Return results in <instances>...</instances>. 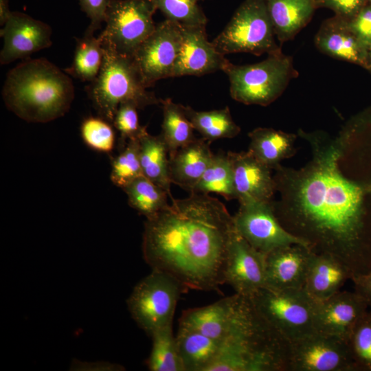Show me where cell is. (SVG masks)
<instances>
[{
  "mask_svg": "<svg viewBox=\"0 0 371 371\" xmlns=\"http://www.w3.org/2000/svg\"><path fill=\"white\" fill-rule=\"evenodd\" d=\"M299 133L311 144L312 159L298 170L276 169V190L289 201L284 209L274 210L277 218L286 230L308 241L314 252L334 256L353 276L371 272L363 207L371 186H361L341 173V139Z\"/></svg>",
  "mask_w": 371,
  "mask_h": 371,
  "instance_id": "6da1fadb",
  "label": "cell"
},
{
  "mask_svg": "<svg viewBox=\"0 0 371 371\" xmlns=\"http://www.w3.org/2000/svg\"><path fill=\"white\" fill-rule=\"evenodd\" d=\"M171 199L147 218L142 254L153 270L177 279L186 290L217 291L225 283L227 247L235 229L233 216L218 199L190 192Z\"/></svg>",
  "mask_w": 371,
  "mask_h": 371,
  "instance_id": "7a4b0ae2",
  "label": "cell"
},
{
  "mask_svg": "<svg viewBox=\"0 0 371 371\" xmlns=\"http://www.w3.org/2000/svg\"><path fill=\"white\" fill-rule=\"evenodd\" d=\"M7 108L29 122L63 116L74 98L71 79L45 58L30 59L11 69L2 90Z\"/></svg>",
  "mask_w": 371,
  "mask_h": 371,
  "instance_id": "3957f363",
  "label": "cell"
},
{
  "mask_svg": "<svg viewBox=\"0 0 371 371\" xmlns=\"http://www.w3.org/2000/svg\"><path fill=\"white\" fill-rule=\"evenodd\" d=\"M254 309L250 319L223 341L207 371H287L289 342Z\"/></svg>",
  "mask_w": 371,
  "mask_h": 371,
  "instance_id": "277c9868",
  "label": "cell"
},
{
  "mask_svg": "<svg viewBox=\"0 0 371 371\" xmlns=\"http://www.w3.org/2000/svg\"><path fill=\"white\" fill-rule=\"evenodd\" d=\"M104 56L98 76L87 91L100 117L112 124L121 104L131 103L138 109L161 103L148 91L133 57L118 54L102 44Z\"/></svg>",
  "mask_w": 371,
  "mask_h": 371,
  "instance_id": "5b68a950",
  "label": "cell"
},
{
  "mask_svg": "<svg viewBox=\"0 0 371 371\" xmlns=\"http://www.w3.org/2000/svg\"><path fill=\"white\" fill-rule=\"evenodd\" d=\"M228 77L231 97L245 104L267 106L278 98L298 76L293 58L282 52L243 65L229 62L223 70Z\"/></svg>",
  "mask_w": 371,
  "mask_h": 371,
  "instance_id": "8992f818",
  "label": "cell"
},
{
  "mask_svg": "<svg viewBox=\"0 0 371 371\" xmlns=\"http://www.w3.org/2000/svg\"><path fill=\"white\" fill-rule=\"evenodd\" d=\"M249 298L258 315L287 341L316 332L315 301L304 289H273L265 286Z\"/></svg>",
  "mask_w": 371,
  "mask_h": 371,
  "instance_id": "52a82bcc",
  "label": "cell"
},
{
  "mask_svg": "<svg viewBox=\"0 0 371 371\" xmlns=\"http://www.w3.org/2000/svg\"><path fill=\"white\" fill-rule=\"evenodd\" d=\"M275 36L266 1L245 0L212 43L223 55H269L282 52Z\"/></svg>",
  "mask_w": 371,
  "mask_h": 371,
  "instance_id": "ba28073f",
  "label": "cell"
},
{
  "mask_svg": "<svg viewBox=\"0 0 371 371\" xmlns=\"http://www.w3.org/2000/svg\"><path fill=\"white\" fill-rule=\"evenodd\" d=\"M187 291L172 276L153 270L133 288L126 304L137 326L148 335L172 324L181 293Z\"/></svg>",
  "mask_w": 371,
  "mask_h": 371,
  "instance_id": "9c48e42d",
  "label": "cell"
},
{
  "mask_svg": "<svg viewBox=\"0 0 371 371\" xmlns=\"http://www.w3.org/2000/svg\"><path fill=\"white\" fill-rule=\"evenodd\" d=\"M156 10L151 0H111L105 27L98 36L102 43L118 54L133 57L155 29Z\"/></svg>",
  "mask_w": 371,
  "mask_h": 371,
  "instance_id": "30bf717a",
  "label": "cell"
},
{
  "mask_svg": "<svg viewBox=\"0 0 371 371\" xmlns=\"http://www.w3.org/2000/svg\"><path fill=\"white\" fill-rule=\"evenodd\" d=\"M253 312L250 298L235 293L210 305L184 311L179 328L225 341L249 321Z\"/></svg>",
  "mask_w": 371,
  "mask_h": 371,
  "instance_id": "8fae6325",
  "label": "cell"
},
{
  "mask_svg": "<svg viewBox=\"0 0 371 371\" xmlns=\"http://www.w3.org/2000/svg\"><path fill=\"white\" fill-rule=\"evenodd\" d=\"M348 341L315 332L289 342L287 371H356Z\"/></svg>",
  "mask_w": 371,
  "mask_h": 371,
  "instance_id": "7c38bea8",
  "label": "cell"
},
{
  "mask_svg": "<svg viewBox=\"0 0 371 371\" xmlns=\"http://www.w3.org/2000/svg\"><path fill=\"white\" fill-rule=\"evenodd\" d=\"M233 220L236 232L252 247L265 254L291 245H302L312 249L308 241L283 227L271 201L240 203Z\"/></svg>",
  "mask_w": 371,
  "mask_h": 371,
  "instance_id": "4fadbf2b",
  "label": "cell"
},
{
  "mask_svg": "<svg viewBox=\"0 0 371 371\" xmlns=\"http://www.w3.org/2000/svg\"><path fill=\"white\" fill-rule=\"evenodd\" d=\"M181 43V25L166 19L138 47L133 58L148 87L172 77Z\"/></svg>",
  "mask_w": 371,
  "mask_h": 371,
  "instance_id": "5bb4252c",
  "label": "cell"
},
{
  "mask_svg": "<svg viewBox=\"0 0 371 371\" xmlns=\"http://www.w3.org/2000/svg\"><path fill=\"white\" fill-rule=\"evenodd\" d=\"M266 254L234 230L227 247L224 281L236 293L251 297L266 284Z\"/></svg>",
  "mask_w": 371,
  "mask_h": 371,
  "instance_id": "9a60e30c",
  "label": "cell"
},
{
  "mask_svg": "<svg viewBox=\"0 0 371 371\" xmlns=\"http://www.w3.org/2000/svg\"><path fill=\"white\" fill-rule=\"evenodd\" d=\"M368 307L365 299L356 291H340L325 300L315 301V331L348 341Z\"/></svg>",
  "mask_w": 371,
  "mask_h": 371,
  "instance_id": "2e32d148",
  "label": "cell"
},
{
  "mask_svg": "<svg viewBox=\"0 0 371 371\" xmlns=\"http://www.w3.org/2000/svg\"><path fill=\"white\" fill-rule=\"evenodd\" d=\"M0 35L3 39L0 53L1 65L28 57L52 45L51 27L21 12H12Z\"/></svg>",
  "mask_w": 371,
  "mask_h": 371,
  "instance_id": "e0dca14e",
  "label": "cell"
},
{
  "mask_svg": "<svg viewBox=\"0 0 371 371\" xmlns=\"http://www.w3.org/2000/svg\"><path fill=\"white\" fill-rule=\"evenodd\" d=\"M229 63L208 41L205 26H181V43L172 77L203 76L223 71Z\"/></svg>",
  "mask_w": 371,
  "mask_h": 371,
  "instance_id": "ac0fdd59",
  "label": "cell"
},
{
  "mask_svg": "<svg viewBox=\"0 0 371 371\" xmlns=\"http://www.w3.org/2000/svg\"><path fill=\"white\" fill-rule=\"evenodd\" d=\"M236 199L239 203L270 202L276 183L271 170L258 161L249 150L228 152Z\"/></svg>",
  "mask_w": 371,
  "mask_h": 371,
  "instance_id": "d6986e66",
  "label": "cell"
},
{
  "mask_svg": "<svg viewBox=\"0 0 371 371\" xmlns=\"http://www.w3.org/2000/svg\"><path fill=\"white\" fill-rule=\"evenodd\" d=\"M309 247L291 245L266 254V284L273 289H303L311 259Z\"/></svg>",
  "mask_w": 371,
  "mask_h": 371,
  "instance_id": "ffe728a7",
  "label": "cell"
},
{
  "mask_svg": "<svg viewBox=\"0 0 371 371\" xmlns=\"http://www.w3.org/2000/svg\"><path fill=\"white\" fill-rule=\"evenodd\" d=\"M314 41L322 53L370 70L368 49L350 28L347 20L335 15L324 21Z\"/></svg>",
  "mask_w": 371,
  "mask_h": 371,
  "instance_id": "44dd1931",
  "label": "cell"
},
{
  "mask_svg": "<svg viewBox=\"0 0 371 371\" xmlns=\"http://www.w3.org/2000/svg\"><path fill=\"white\" fill-rule=\"evenodd\" d=\"M352 276L350 269L334 256L315 253L303 289L314 301L320 302L340 291L345 282Z\"/></svg>",
  "mask_w": 371,
  "mask_h": 371,
  "instance_id": "7402d4cb",
  "label": "cell"
},
{
  "mask_svg": "<svg viewBox=\"0 0 371 371\" xmlns=\"http://www.w3.org/2000/svg\"><path fill=\"white\" fill-rule=\"evenodd\" d=\"M210 143L203 138H196L169 156L172 183L190 192L193 190L214 156Z\"/></svg>",
  "mask_w": 371,
  "mask_h": 371,
  "instance_id": "603a6c76",
  "label": "cell"
},
{
  "mask_svg": "<svg viewBox=\"0 0 371 371\" xmlns=\"http://www.w3.org/2000/svg\"><path fill=\"white\" fill-rule=\"evenodd\" d=\"M275 35L281 43L292 40L311 19L316 0H265Z\"/></svg>",
  "mask_w": 371,
  "mask_h": 371,
  "instance_id": "cb8c5ba5",
  "label": "cell"
},
{
  "mask_svg": "<svg viewBox=\"0 0 371 371\" xmlns=\"http://www.w3.org/2000/svg\"><path fill=\"white\" fill-rule=\"evenodd\" d=\"M248 150L261 163L276 170L282 160L295 153L296 135L272 128H256L249 133Z\"/></svg>",
  "mask_w": 371,
  "mask_h": 371,
  "instance_id": "d4e9b609",
  "label": "cell"
},
{
  "mask_svg": "<svg viewBox=\"0 0 371 371\" xmlns=\"http://www.w3.org/2000/svg\"><path fill=\"white\" fill-rule=\"evenodd\" d=\"M176 339L184 371H207L218 357L223 342L181 328Z\"/></svg>",
  "mask_w": 371,
  "mask_h": 371,
  "instance_id": "484cf974",
  "label": "cell"
},
{
  "mask_svg": "<svg viewBox=\"0 0 371 371\" xmlns=\"http://www.w3.org/2000/svg\"><path fill=\"white\" fill-rule=\"evenodd\" d=\"M142 175L170 193L169 153L161 135L154 136L146 131L139 138Z\"/></svg>",
  "mask_w": 371,
  "mask_h": 371,
  "instance_id": "4316f807",
  "label": "cell"
},
{
  "mask_svg": "<svg viewBox=\"0 0 371 371\" xmlns=\"http://www.w3.org/2000/svg\"><path fill=\"white\" fill-rule=\"evenodd\" d=\"M183 109L194 129L209 142L232 138L240 132L227 106L207 111H198L188 106H183Z\"/></svg>",
  "mask_w": 371,
  "mask_h": 371,
  "instance_id": "83f0119b",
  "label": "cell"
},
{
  "mask_svg": "<svg viewBox=\"0 0 371 371\" xmlns=\"http://www.w3.org/2000/svg\"><path fill=\"white\" fill-rule=\"evenodd\" d=\"M163 111L161 133L169 156L196 139L194 128L184 111L183 105L171 99L161 100Z\"/></svg>",
  "mask_w": 371,
  "mask_h": 371,
  "instance_id": "f1b7e54d",
  "label": "cell"
},
{
  "mask_svg": "<svg viewBox=\"0 0 371 371\" xmlns=\"http://www.w3.org/2000/svg\"><path fill=\"white\" fill-rule=\"evenodd\" d=\"M103 56L101 39L86 30L84 36L77 41L71 65L65 71L82 81L92 82L100 71Z\"/></svg>",
  "mask_w": 371,
  "mask_h": 371,
  "instance_id": "f546056e",
  "label": "cell"
},
{
  "mask_svg": "<svg viewBox=\"0 0 371 371\" xmlns=\"http://www.w3.org/2000/svg\"><path fill=\"white\" fill-rule=\"evenodd\" d=\"M128 204L146 219L150 218L169 203V194L150 179L141 175L122 188Z\"/></svg>",
  "mask_w": 371,
  "mask_h": 371,
  "instance_id": "4dcf8cb0",
  "label": "cell"
},
{
  "mask_svg": "<svg viewBox=\"0 0 371 371\" xmlns=\"http://www.w3.org/2000/svg\"><path fill=\"white\" fill-rule=\"evenodd\" d=\"M191 192L215 193L227 200L236 199L234 177L227 154H214L212 161Z\"/></svg>",
  "mask_w": 371,
  "mask_h": 371,
  "instance_id": "1f68e13d",
  "label": "cell"
},
{
  "mask_svg": "<svg viewBox=\"0 0 371 371\" xmlns=\"http://www.w3.org/2000/svg\"><path fill=\"white\" fill-rule=\"evenodd\" d=\"M152 348L146 366L150 371H184L172 324L152 333Z\"/></svg>",
  "mask_w": 371,
  "mask_h": 371,
  "instance_id": "d6a6232c",
  "label": "cell"
},
{
  "mask_svg": "<svg viewBox=\"0 0 371 371\" xmlns=\"http://www.w3.org/2000/svg\"><path fill=\"white\" fill-rule=\"evenodd\" d=\"M143 175L139 159V139H129L111 161V180L122 189Z\"/></svg>",
  "mask_w": 371,
  "mask_h": 371,
  "instance_id": "836d02e7",
  "label": "cell"
},
{
  "mask_svg": "<svg viewBox=\"0 0 371 371\" xmlns=\"http://www.w3.org/2000/svg\"><path fill=\"white\" fill-rule=\"evenodd\" d=\"M166 19L181 26H206L207 19L198 0H151Z\"/></svg>",
  "mask_w": 371,
  "mask_h": 371,
  "instance_id": "e575fe53",
  "label": "cell"
},
{
  "mask_svg": "<svg viewBox=\"0 0 371 371\" xmlns=\"http://www.w3.org/2000/svg\"><path fill=\"white\" fill-rule=\"evenodd\" d=\"M348 344L357 370L371 371V310L359 320Z\"/></svg>",
  "mask_w": 371,
  "mask_h": 371,
  "instance_id": "d590c367",
  "label": "cell"
},
{
  "mask_svg": "<svg viewBox=\"0 0 371 371\" xmlns=\"http://www.w3.org/2000/svg\"><path fill=\"white\" fill-rule=\"evenodd\" d=\"M111 124L101 117L85 119L80 126L81 137L85 144L98 152L111 153L115 143V131Z\"/></svg>",
  "mask_w": 371,
  "mask_h": 371,
  "instance_id": "8d00e7d4",
  "label": "cell"
},
{
  "mask_svg": "<svg viewBox=\"0 0 371 371\" xmlns=\"http://www.w3.org/2000/svg\"><path fill=\"white\" fill-rule=\"evenodd\" d=\"M137 107L131 103L121 104L114 116L112 124L120 134L122 148L129 139H139L146 131L139 123Z\"/></svg>",
  "mask_w": 371,
  "mask_h": 371,
  "instance_id": "74e56055",
  "label": "cell"
},
{
  "mask_svg": "<svg viewBox=\"0 0 371 371\" xmlns=\"http://www.w3.org/2000/svg\"><path fill=\"white\" fill-rule=\"evenodd\" d=\"M366 0H316V8L333 10L345 20L352 19L365 5Z\"/></svg>",
  "mask_w": 371,
  "mask_h": 371,
  "instance_id": "f35d334b",
  "label": "cell"
},
{
  "mask_svg": "<svg viewBox=\"0 0 371 371\" xmlns=\"http://www.w3.org/2000/svg\"><path fill=\"white\" fill-rule=\"evenodd\" d=\"M348 22L361 43L368 49L371 45V5L364 6Z\"/></svg>",
  "mask_w": 371,
  "mask_h": 371,
  "instance_id": "ab89813d",
  "label": "cell"
},
{
  "mask_svg": "<svg viewBox=\"0 0 371 371\" xmlns=\"http://www.w3.org/2000/svg\"><path fill=\"white\" fill-rule=\"evenodd\" d=\"M111 0H79L82 10L90 19L87 30L95 32L105 21L106 11Z\"/></svg>",
  "mask_w": 371,
  "mask_h": 371,
  "instance_id": "60d3db41",
  "label": "cell"
},
{
  "mask_svg": "<svg viewBox=\"0 0 371 371\" xmlns=\"http://www.w3.org/2000/svg\"><path fill=\"white\" fill-rule=\"evenodd\" d=\"M355 291L360 294L371 308V272L353 276L351 278Z\"/></svg>",
  "mask_w": 371,
  "mask_h": 371,
  "instance_id": "b9f144b4",
  "label": "cell"
},
{
  "mask_svg": "<svg viewBox=\"0 0 371 371\" xmlns=\"http://www.w3.org/2000/svg\"><path fill=\"white\" fill-rule=\"evenodd\" d=\"M12 12L9 10L8 0H0V24L4 25L11 15Z\"/></svg>",
  "mask_w": 371,
  "mask_h": 371,
  "instance_id": "7bdbcfd3",
  "label": "cell"
},
{
  "mask_svg": "<svg viewBox=\"0 0 371 371\" xmlns=\"http://www.w3.org/2000/svg\"><path fill=\"white\" fill-rule=\"evenodd\" d=\"M368 60H369V65H370V70L371 71V45L368 47Z\"/></svg>",
  "mask_w": 371,
  "mask_h": 371,
  "instance_id": "ee69618b",
  "label": "cell"
},
{
  "mask_svg": "<svg viewBox=\"0 0 371 371\" xmlns=\"http://www.w3.org/2000/svg\"><path fill=\"white\" fill-rule=\"evenodd\" d=\"M371 3V0H368Z\"/></svg>",
  "mask_w": 371,
  "mask_h": 371,
  "instance_id": "f6af8a7d",
  "label": "cell"
},
{
  "mask_svg": "<svg viewBox=\"0 0 371 371\" xmlns=\"http://www.w3.org/2000/svg\"><path fill=\"white\" fill-rule=\"evenodd\" d=\"M199 1V0H198Z\"/></svg>",
  "mask_w": 371,
  "mask_h": 371,
  "instance_id": "bcb514c9",
  "label": "cell"
}]
</instances>
